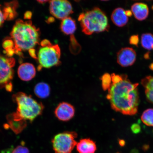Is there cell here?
I'll use <instances>...</instances> for the list:
<instances>
[{"instance_id":"1","label":"cell","mask_w":153,"mask_h":153,"mask_svg":"<svg viewBox=\"0 0 153 153\" xmlns=\"http://www.w3.org/2000/svg\"><path fill=\"white\" fill-rule=\"evenodd\" d=\"M139 85L132 83L124 74L120 75L119 81L112 82L106 97L113 109L126 115L137 114L140 100Z\"/></svg>"},{"instance_id":"2","label":"cell","mask_w":153,"mask_h":153,"mask_svg":"<svg viewBox=\"0 0 153 153\" xmlns=\"http://www.w3.org/2000/svg\"><path fill=\"white\" fill-rule=\"evenodd\" d=\"M39 29L36 28L31 21L17 20L10 33L15 53L21 55L22 51L33 49L39 44Z\"/></svg>"},{"instance_id":"3","label":"cell","mask_w":153,"mask_h":153,"mask_svg":"<svg viewBox=\"0 0 153 153\" xmlns=\"http://www.w3.org/2000/svg\"><path fill=\"white\" fill-rule=\"evenodd\" d=\"M82 31L87 35L108 31L110 28L108 18L101 9L95 7L82 13L78 17Z\"/></svg>"},{"instance_id":"4","label":"cell","mask_w":153,"mask_h":153,"mask_svg":"<svg viewBox=\"0 0 153 153\" xmlns=\"http://www.w3.org/2000/svg\"><path fill=\"white\" fill-rule=\"evenodd\" d=\"M12 99L17 105L16 112L23 119L32 122L42 113L44 106L30 95L23 92H19L12 96Z\"/></svg>"},{"instance_id":"5","label":"cell","mask_w":153,"mask_h":153,"mask_svg":"<svg viewBox=\"0 0 153 153\" xmlns=\"http://www.w3.org/2000/svg\"><path fill=\"white\" fill-rule=\"evenodd\" d=\"M38 53L39 67L49 68L60 64L61 50L58 45H53L49 40L42 41Z\"/></svg>"},{"instance_id":"6","label":"cell","mask_w":153,"mask_h":153,"mask_svg":"<svg viewBox=\"0 0 153 153\" xmlns=\"http://www.w3.org/2000/svg\"><path fill=\"white\" fill-rule=\"evenodd\" d=\"M77 134L74 131H66L57 134L52 140L55 153H72L77 143Z\"/></svg>"},{"instance_id":"7","label":"cell","mask_w":153,"mask_h":153,"mask_svg":"<svg viewBox=\"0 0 153 153\" xmlns=\"http://www.w3.org/2000/svg\"><path fill=\"white\" fill-rule=\"evenodd\" d=\"M15 63L14 58L6 57L0 54V88H5L7 91H12L11 81L14 76L13 68Z\"/></svg>"},{"instance_id":"8","label":"cell","mask_w":153,"mask_h":153,"mask_svg":"<svg viewBox=\"0 0 153 153\" xmlns=\"http://www.w3.org/2000/svg\"><path fill=\"white\" fill-rule=\"evenodd\" d=\"M50 11L55 18L63 20L74 13L71 3L66 0L49 1Z\"/></svg>"},{"instance_id":"9","label":"cell","mask_w":153,"mask_h":153,"mask_svg":"<svg viewBox=\"0 0 153 153\" xmlns=\"http://www.w3.org/2000/svg\"><path fill=\"white\" fill-rule=\"evenodd\" d=\"M137 58V53L133 48H122L117 55V60L118 64L123 67L132 65Z\"/></svg>"},{"instance_id":"10","label":"cell","mask_w":153,"mask_h":153,"mask_svg":"<svg viewBox=\"0 0 153 153\" xmlns=\"http://www.w3.org/2000/svg\"><path fill=\"white\" fill-rule=\"evenodd\" d=\"M75 110L73 106L69 103L62 102L55 109L54 114L56 118L61 121H68L73 118Z\"/></svg>"},{"instance_id":"11","label":"cell","mask_w":153,"mask_h":153,"mask_svg":"<svg viewBox=\"0 0 153 153\" xmlns=\"http://www.w3.org/2000/svg\"><path fill=\"white\" fill-rule=\"evenodd\" d=\"M8 127L16 134L20 133L26 127L27 121L16 112L10 114L7 117Z\"/></svg>"},{"instance_id":"12","label":"cell","mask_w":153,"mask_h":153,"mask_svg":"<svg viewBox=\"0 0 153 153\" xmlns=\"http://www.w3.org/2000/svg\"><path fill=\"white\" fill-rule=\"evenodd\" d=\"M18 74L19 77L22 81H29L35 77L36 70L33 65L25 63L19 66Z\"/></svg>"},{"instance_id":"13","label":"cell","mask_w":153,"mask_h":153,"mask_svg":"<svg viewBox=\"0 0 153 153\" xmlns=\"http://www.w3.org/2000/svg\"><path fill=\"white\" fill-rule=\"evenodd\" d=\"M126 11L121 7H118L113 11L111 19L115 25L122 27L127 24L129 19L126 14Z\"/></svg>"},{"instance_id":"14","label":"cell","mask_w":153,"mask_h":153,"mask_svg":"<svg viewBox=\"0 0 153 153\" xmlns=\"http://www.w3.org/2000/svg\"><path fill=\"white\" fill-rule=\"evenodd\" d=\"M131 11L137 20L143 21L148 17L149 9L148 5L143 3H135L131 7Z\"/></svg>"},{"instance_id":"15","label":"cell","mask_w":153,"mask_h":153,"mask_svg":"<svg viewBox=\"0 0 153 153\" xmlns=\"http://www.w3.org/2000/svg\"><path fill=\"white\" fill-rule=\"evenodd\" d=\"M76 146L79 153H95L97 149L94 141L89 138L81 139Z\"/></svg>"},{"instance_id":"16","label":"cell","mask_w":153,"mask_h":153,"mask_svg":"<svg viewBox=\"0 0 153 153\" xmlns=\"http://www.w3.org/2000/svg\"><path fill=\"white\" fill-rule=\"evenodd\" d=\"M141 84L144 88L147 100L153 104V76H145L141 79Z\"/></svg>"},{"instance_id":"17","label":"cell","mask_w":153,"mask_h":153,"mask_svg":"<svg viewBox=\"0 0 153 153\" xmlns=\"http://www.w3.org/2000/svg\"><path fill=\"white\" fill-rule=\"evenodd\" d=\"M60 28L64 34L66 35H72L76 30L75 21L69 16L67 17L62 20Z\"/></svg>"},{"instance_id":"18","label":"cell","mask_w":153,"mask_h":153,"mask_svg":"<svg viewBox=\"0 0 153 153\" xmlns=\"http://www.w3.org/2000/svg\"><path fill=\"white\" fill-rule=\"evenodd\" d=\"M51 88L48 84L44 82L38 83L34 88V93L36 96L41 99H45L50 94Z\"/></svg>"},{"instance_id":"19","label":"cell","mask_w":153,"mask_h":153,"mask_svg":"<svg viewBox=\"0 0 153 153\" xmlns=\"http://www.w3.org/2000/svg\"><path fill=\"white\" fill-rule=\"evenodd\" d=\"M141 45L144 48L153 50V34L150 33H143L141 36Z\"/></svg>"},{"instance_id":"20","label":"cell","mask_w":153,"mask_h":153,"mask_svg":"<svg viewBox=\"0 0 153 153\" xmlns=\"http://www.w3.org/2000/svg\"><path fill=\"white\" fill-rule=\"evenodd\" d=\"M143 123L148 126H153V108H148L143 112L141 116Z\"/></svg>"},{"instance_id":"21","label":"cell","mask_w":153,"mask_h":153,"mask_svg":"<svg viewBox=\"0 0 153 153\" xmlns=\"http://www.w3.org/2000/svg\"><path fill=\"white\" fill-rule=\"evenodd\" d=\"M100 79L103 90H108L112 84V78L111 74L108 73L105 74L101 76Z\"/></svg>"},{"instance_id":"22","label":"cell","mask_w":153,"mask_h":153,"mask_svg":"<svg viewBox=\"0 0 153 153\" xmlns=\"http://www.w3.org/2000/svg\"><path fill=\"white\" fill-rule=\"evenodd\" d=\"M11 153H29V150L26 147L18 146L13 150Z\"/></svg>"},{"instance_id":"23","label":"cell","mask_w":153,"mask_h":153,"mask_svg":"<svg viewBox=\"0 0 153 153\" xmlns=\"http://www.w3.org/2000/svg\"><path fill=\"white\" fill-rule=\"evenodd\" d=\"M131 129L133 133L135 134H139L141 131V128L139 124L134 123L131 126Z\"/></svg>"},{"instance_id":"24","label":"cell","mask_w":153,"mask_h":153,"mask_svg":"<svg viewBox=\"0 0 153 153\" xmlns=\"http://www.w3.org/2000/svg\"><path fill=\"white\" fill-rule=\"evenodd\" d=\"M139 42V37L138 35L131 36L129 38V43L131 45L137 46Z\"/></svg>"},{"instance_id":"25","label":"cell","mask_w":153,"mask_h":153,"mask_svg":"<svg viewBox=\"0 0 153 153\" xmlns=\"http://www.w3.org/2000/svg\"><path fill=\"white\" fill-rule=\"evenodd\" d=\"M1 6L0 5V27L4 23L5 20L4 14L3 10H1Z\"/></svg>"},{"instance_id":"26","label":"cell","mask_w":153,"mask_h":153,"mask_svg":"<svg viewBox=\"0 0 153 153\" xmlns=\"http://www.w3.org/2000/svg\"><path fill=\"white\" fill-rule=\"evenodd\" d=\"M32 16V13L31 12H26L25 15V18L26 19H30L31 18Z\"/></svg>"},{"instance_id":"27","label":"cell","mask_w":153,"mask_h":153,"mask_svg":"<svg viewBox=\"0 0 153 153\" xmlns=\"http://www.w3.org/2000/svg\"><path fill=\"white\" fill-rule=\"evenodd\" d=\"M126 14L128 17H131L133 13L131 10H128L126 11Z\"/></svg>"},{"instance_id":"28","label":"cell","mask_w":153,"mask_h":153,"mask_svg":"<svg viewBox=\"0 0 153 153\" xmlns=\"http://www.w3.org/2000/svg\"><path fill=\"white\" fill-rule=\"evenodd\" d=\"M119 143L120 146H123L125 144V142L123 140H120Z\"/></svg>"},{"instance_id":"29","label":"cell","mask_w":153,"mask_h":153,"mask_svg":"<svg viewBox=\"0 0 153 153\" xmlns=\"http://www.w3.org/2000/svg\"><path fill=\"white\" fill-rule=\"evenodd\" d=\"M38 2H39L41 4H44L45 3L49 1H37Z\"/></svg>"},{"instance_id":"30","label":"cell","mask_w":153,"mask_h":153,"mask_svg":"<svg viewBox=\"0 0 153 153\" xmlns=\"http://www.w3.org/2000/svg\"><path fill=\"white\" fill-rule=\"evenodd\" d=\"M149 67L150 70L153 71V62L150 64Z\"/></svg>"},{"instance_id":"31","label":"cell","mask_w":153,"mask_h":153,"mask_svg":"<svg viewBox=\"0 0 153 153\" xmlns=\"http://www.w3.org/2000/svg\"><path fill=\"white\" fill-rule=\"evenodd\" d=\"M149 53H145V55H144V57L145 59H149Z\"/></svg>"},{"instance_id":"32","label":"cell","mask_w":153,"mask_h":153,"mask_svg":"<svg viewBox=\"0 0 153 153\" xmlns=\"http://www.w3.org/2000/svg\"><path fill=\"white\" fill-rule=\"evenodd\" d=\"M152 9L153 10V6H152Z\"/></svg>"},{"instance_id":"33","label":"cell","mask_w":153,"mask_h":153,"mask_svg":"<svg viewBox=\"0 0 153 153\" xmlns=\"http://www.w3.org/2000/svg\"></svg>"}]
</instances>
